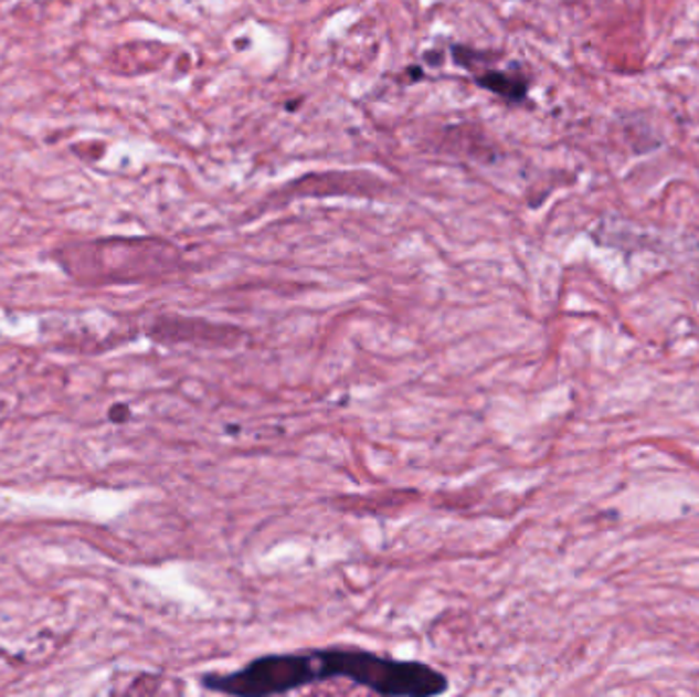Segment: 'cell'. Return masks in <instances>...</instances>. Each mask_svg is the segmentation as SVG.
Listing matches in <instances>:
<instances>
[{
	"label": "cell",
	"mask_w": 699,
	"mask_h": 697,
	"mask_svg": "<svg viewBox=\"0 0 699 697\" xmlns=\"http://www.w3.org/2000/svg\"><path fill=\"white\" fill-rule=\"evenodd\" d=\"M483 86L491 88L499 95L508 96V98H521L526 93V86L523 83H518L516 78H509L506 74H489L487 78L479 81Z\"/></svg>",
	"instance_id": "cell-2"
},
{
	"label": "cell",
	"mask_w": 699,
	"mask_h": 697,
	"mask_svg": "<svg viewBox=\"0 0 699 697\" xmlns=\"http://www.w3.org/2000/svg\"><path fill=\"white\" fill-rule=\"evenodd\" d=\"M340 677L384 697L442 696L451 687L444 673L422 661H398L346 646L258 656L232 673H206L201 685L225 696L264 697Z\"/></svg>",
	"instance_id": "cell-1"
}]
</instances>
